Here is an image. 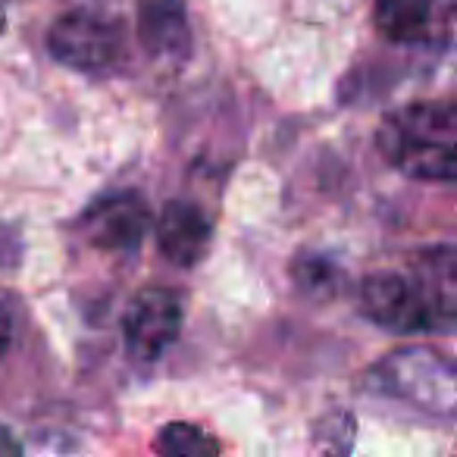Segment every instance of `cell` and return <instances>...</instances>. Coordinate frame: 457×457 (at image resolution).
<instances>
[{"mask_svg":"<svg viewBox=\"0 0 457 457\" xmlns=\"http://www.w3.org/2000/svg\"><path fill=\"white\" fill-rule=\"evenodd\" d=\"M457 257L454 248L423 251L407 270H382L361 282V313L388 332H436L454 329L457 311Z\"/></svg>","mask_w":457,"mask_h":457,"instance_id":"6da1fadb","label":"cell"},{"mask_svg":"<svg viewBox=\"0 0 457 457\" xmlns=\"http://www.w3.org/2000/svg\"><path fill=\"white\" fill-rule=\"evenodd\" d=\"M379 154L417 182L457 179V110L451 101H417L395 110L376 132Z\"/></svg>","mask_w":457,"mask_h":457,"instance_id":"7a4b0ae2","label":"cell"},{"mask_svg":"<svg viewBox=\"0 0 457 457\" xmlns=\"http://www.w3.org/2000/svg\"><path fill=\"white\" fill-rule=\"evenodd\" d=\"M370 388L413 411L451 420L457 404V373L448 357L429 348H401L370 370Z\"/></svg>","mask_w":457,"mask_h":457,"instance_id":"3957f363","label":"cell"},{"mask_svg":"<svg viewBox=\"0 0 457 457\" xmlns=\"http://www.w3.org/2000/svg\"><path fill=\"white\" fill-rule=\"evenodd\" d=\"M47 51L66 70L110 72L126 54V32H122V22L110 16L72 10L51 26Z\"/></svg>","mask_w":457,"mask_h":457,"instance_id":"277c9868","label":"cell"},{"mask_svg":"<svg viewBox=\"0 0 457 457\" xmlns=\"http://www.w3.org/2000/svg\"><path fill=\"white\" fill-rule=\"evenodd\" d=\"M185 323V301L176 288L147 286L132 295L122 317V338L129 357L141 363H154L176 345Z\"/></svg>","mask_w":457,"mask_h":457,"instance_id":"5b68a950","label":"cell"},{"mask_svg":"<svg viewBox=\"0 0 457 457\" xmlns=\"http://www.w3.org/2000/svg\"><path fill=\"white\" fill-rule=\"evenodd\" d=\"M151 228V207L138 191H116L85 210L79 232L95 251L132 254Z\"/></svg>","mask_w":457,"mask_h":457,"instance_id":"8992f818","label":"cell"},{"mask_svg":"<svg viewBox=\"0 0 457 457\" xmlns=\"http://www.w3.org/2000/svg\"><path fill=\"white\" fill-rule=\"evenodd\" d=\"M157 248L172 267L191 270L210 254L213 245V220L207 210L185 197H172L163 204L157 222H154Z\"/></svg>","mask_w":457,"mask_h":457,"instance_id":"52a82bcc","label":"cell"},{"mask_svg":"<svg viewBox=\"0 0 457 457\" xmlns=\"http://www.w3.org/2000/svg\"><path fill=\"white\" fill-rule=\"evenodd\" d=\"M454 0H376V32L392 45H436L448 38Z\"/></svg>","mask_w":457,"mask_h":457,"instance_id":"ba28073f","label":"cell"},{"mask_svg":"<svg viewBox=\"0 0 457 457\" xmlns=\"http://www.w3.org/2000/svg\"><path fill=\"white\" fill-rule=\"evenodd\" d=\"M135 35L147 57L172 66H182L195 47L185 0H138Z\"/></svg>","mask_w":457,"mask_h":457,"instance_id":"9c48e42d","label":"cell"},{"mask_svg":"<svg viewBox=\"0 0 457 457\" xmlns=\"http://www.w3.org/2000/svg\"><path fill=\"white\" fill-rule=\"evenodd\" d=\"M292 282L307 301H317V304H326L345 292L342 267L332 257L313 254V251H301L292 261Z\"/></svg>","mask_w":457,"mask_h":457,"instance_id":"30bf717a","label":"cell"},{"mask_svg":"<svg viewBox=\"0 0 457 457\" xmlns=\"http://www.w3.org/2000/svg\"><path fill=\"white\" fill-rule=\"evenodd\" d=\"M157 451L166 457H216L220 454V442L201 426L191 423H170L160 429Z\"/></svg>","mask_w":457,"mask_h":457,"instance_id":"8fae6325","label":"cell"},{"mask_svg":"<svg viewBox=\"0 0 457 457\" xmlns=\"http://www.w3.org/2000/svg\"><path fill=\"white\" fill-rule=\"evenodd\" d=\"M10 345H13V307L7 295H0V361L7 357Z\"/></svg>","mask_w":457,"mask_h":457,"instance_id":"7c38bea8","label":"cell"},{"mask_svg":"<svg viewBox=\"0 0 457 457\" xmlns=\"http://www.w3.org/2000/svg\"><path fill=\"white\" fill-rule=\"evenodd\" d=\"M22 451H26V448H22L20 438H16L7 426L0 423V457H20Z\"/></svg>","mask_w":457,"mask_h":457,"instance_id":"4fadbf2b","label":"cell"},{"mask_svg":"<svg viewBox=\"0 0 457 457\" xmlns=\"http://www.w3.org/2000/svg\"><path fill=\"white\" fill-rule=\"evenodd\" d=\"M10 4H13V0H0V35L7 32V22H10Z\"/></svg>","mask_w":457,"mask_h":457,"instance_id":"5bb4252c","label":"cell"}]
</instances>
